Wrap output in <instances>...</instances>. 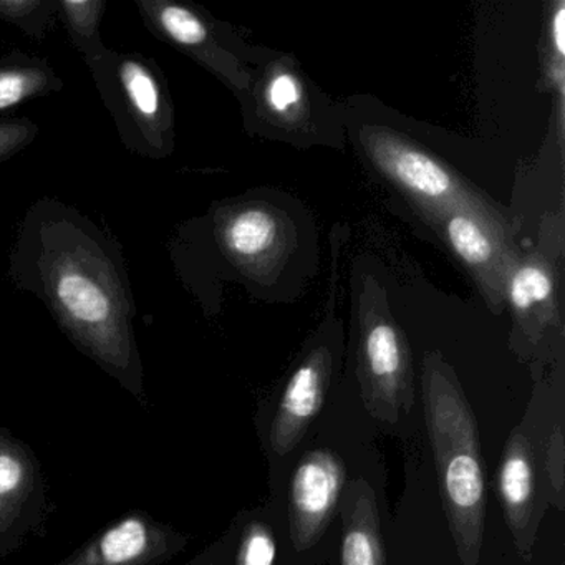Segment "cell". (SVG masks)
<instances>
[{"label":"cell","instance_id":"7402d4cb","mask_svg":"<svg viewBox=\"0 0 565 565\" xmlns=\"http://www.w3.org/2000/svg\"><path fill=\"white\" fill-rule=\"evenodd\" d=\"M277 557L276 537L264 522H250L241 535L236 565H274Z\"/></svg>","mask_w":565,"mask_h":565},{"label":"cell","instance_id":"9a60e30c","mask_svg":"<svg viewBox=\"0 0 565 565\" xmlns=\"http://www.w3.org/2000/svg\"><path fill=\"white\" fill-rule=\"evenodd\" d=\"M260 117L284 130H300L310 120L309 92L299 68L290 61L274 62L257 85Z\"/></svg>","mask_w":565,"mask_h":565},{"label":"cell","instance_id":"e0dca14e","mask_svg":"<svg viewBox=\"0 0 565 565\" xmlns=\"http://www.w3.org/2000/svg\"><path fill=\"white\" fill-rule=\"evenodd\" d=\"M38 494V472L28 451L0 435V535L21 521Z\"/></svg>","mask_w":565,"mask_h":565},{"label":"cell","instance_id":"ac0fdd59","mask_svg":"<svg viewBox=\"0 0 565 565\" xmlns=\"http://www.w3.org/2000/svg\"><path fill=\"white\" fill-rule=\"evenodd\" d=\"M107 6V0H57L58 18L88 68L108 52L100 35Z\"/></svg>","mask_w":565,"mask_h":565},{"label":"cell","instance_id":"7a4b0ae2","mask_svg":"<svg viewBox=\"0 0 565 565\" xmlns=\"http://www.w3.org/2000/svg\"><path fill=\"white\" fill-rule=\"evenodd\" d=\"M422 390L449 532L461 564L479 565L488 499L478 422L441 353L428 352L423 359Z\"/></svg>","mask_w":565,"mask_h":565},{"label":"cell","instance_id":"4fadbf2b","mask_svg":"<svg viewBox=\"0 0 565 565\" xmlns=\"http://www.w3.org/2000/svg\"><path fill=\"white\" fill-rule=\"evenodd\" d=\"M332 369V353L319 347L290 375L270 426V446L277 456L289 455L306 436L310 423L322 409Z\"/></svg>","mask_w":565,"mask_h":565},{"label":"cell","instance_id":"6da1fadb","mask_svg":"<svg viewBox=\"0 0 565 565\" xmlns=\"http://www.w3.org/2000/svg\"><path fill=\"white\" fill-rule=\"evenodd\" d=\"M9 274L45 303L82 353L143 395L134 290L124 249L108 231L57 198H41L19 227Z\"/></svg>","mask_w":565,"mask_h":565},{"label":"cell","instance_id":"603a6c76","mask_svg":"<svg viewBox=\"0 0 565 565\" xmlns=\"http://www.w3.org/2000/svg\"><path fill=\"white\" fill-rule=\"evenodd\" d=\"M39 135V125L29 118L0 120V161L11 160L25 148L34 143Z\"/></svg>","mask_w":565,"mask_h":565},{"label":"cell","instance_id":"cb8c5ba5","mask_svg":"<svg viewBox=\"0 0 565 565\" xmlns=\"http://www.w3.org/2000/svg\"><path fill=\"white\" fill-rule=\"evenodd\" d=\"M204 565H214V564H204Z\"/></svg>","mask_w":565,"mask_h":565},{"label":"cell","instance_id":"52a82bcc","mask_svg":"<svg viewBox=\"0 0 565 565\" xmlns=\"http://www.w3.org/2000/svg\"><path fill=\"white\" fill-rule=\"evenodd\" d=\"M426 224L475 280L489 309L502 312L509 276L522 256L505 214L501 210H452Z\"/></svg>","mask_w":565,"mask_h":565},{"label":"cell","instance_id":"277c9868","mask_svg":"<svg viewBox=\"0 0 565 565\" xmlns=\"http://www.w3.org/2000/svg\"><path fill=\"white\" fill-rule=\"evenodd\" d=\"M356 376L363 405L373 418L396 425L412 413V350L372 277L365 280L356 313Z\"/></svg>","mask_w":565,"mask_h":565},{"label":"cell","instance_id":"30bf717a","mask_svg":"<svg viewBox=\"0 0 565 565\" xmlns=\"http://www.w3.org/2000/svg\"><path fill=\"white\" fill-rule=\"evenodd\" d=\"M214 237L231 264L250 277H269L290 246L286 216L269 204L243 203L214 214Z\"/></svg>","mask_w":565,"mask_h":565},{"label":"cell","instance_id":"3957f363","mask_svg":"<svg viewBox=\"0 0 565 565\" xmlns=\"http://www.w3.org/2000/svg\"><path fill=\"white\" fill-rule=\"evenodd\" d=\"M90 72L124 147L147 160L170 158L177 138L174 107L157 61L108 49Z\"/></svg>","mask_w":565,"mask_h":565},{"label":"cell","instance_id":"ffe728a7","mask_svg":"<svg viewBox=\"0 0 565 565\" xmlns=\"http://www.w3.org/2000/svg\"><path fill=\"white\" fill-rule=\"evenodd\" d=\"M58 15L57 0H0V19L44 42Z\"/></svg>","mask_w":565,"mask_h":565},{"label":"cell","instance_id":"5b68a950","mask_svg":"<svg viewBox=\"0 0 565 565\" xmlns=\"http://www.w3.org/2000/svg\"><path fill=\"white\" fill-rule=\"evenodd\" d=\"M360 141L370 163L409 201L426 223L446 211H499L486 194L445 161L396 131L365 127Z\"/></svg>","mask_w":565,"mask_h":565},{"label":"cell","instance_id":"ba28073f","mask_svg":"<svg viewBox=\"0 0 565 565\" xmlns=\"http://www.w3.org/2000/svg\"><path fill=\"white\" fill-rule=\"evenodd\" d=\"M547 433H537V415L529 409L509 433L495 472V489L504 511L505 524L522 561L531 562L539 524L544 518L545 498L542 479V446Z\"/></svg>","mask_w":565,"mask_h":565},{"label":"cell","instance_id":"2e32d148","mask_svg":"<svg viewBox=\"0 0 565 565\" xmlns=\"http://www.w3.org/2000/svg\"><path fill=\"white\" fill-rule=\"evenodd\" d=\"M64 90V81L45 58L14 52L0 57V111Z\"/></svg>","mask_w":565,"mask_h":565},{"label":"cell","instance_id":"8992f818","mask_svg":"<svg viewBox=\"0 0 565 565\" xmlns=\"http://www.w3.org/2000/svg\"><path fill=\"white\" fill-rule=\"evenodd\" d=\"M564 213L542 220L539 243L522 254L505 286V303L514 319V345L531 359L545 339L562 335L561 290L564 276Z\"/></svg>","mask_w":565,"mask_h":565},{"label":"cell","instance_id":"44dd1931","mask_svg":"<svg viewBox=\"0 0 565 565\" xmlns=\"http://www.w3.org/2000/svg\"><path fill=\"white\" fill-rule=\"evenodd\" d=\"M545 81L557 95L558 110L564 111L565 81V4L562 0L552 6L547 28V54H545Z\"/></svg>","mask_w":565,"mask_h":565},{"label":"cell","instance_id":"8fae6325","mask_svg":"<svg viewBox=\"0 0 565 565\" xmlns=\"http://www.w3.org/2000/svg\"><path fill=\"white\" fill-rule=\"evenodd\" d=\"M342 458L330 449L307 451L290 481V539L296 551H309L332 522L345 488Z\"/></svg>","mask_w":565,"mask_h":565},{"label":"cell","instance_id":"5bb4252c","mask_svg":"<svg viewBox=\"0 0 565 565\" xmlns=\"http://www.w3.org/2000/svg\"><path fill=\"white\" fill-rule=\"evenodd\" d=\"M342 505V565H385L375 491L363 478L345 484Z\"/></svg>","mask_w":565,"mask_h":565},{"label":"cell","instance_id":"7c38bea8","mask_svg":"<svg viewBox=\"0 0 565 565\" xmlns=\"http://www.w3.org/2000/svg\"><path fill=\"white\" fill-rule=\"evenodd\" d=\"M186 537L143 514H131L92 539L61 565H154L178 554Z\"/></svg>","mask_w":565,"mask_h":565},{"label":"cell","instance_id":"d6986e66","mask_svg":"<svg viewBox=\"0 0 565 565\" xmlns=\"http://www.w3.org/2000/svg\"><path fill=\"white\" fill-rule=\"evenodd\" d=\"M565 426L564 418L557 419L548 426L542 446V479H544L545 498L548 504L557 511L565 508Z\"/></svg>","mask_w":565,"mask_h":565},{"label":"cell","instance_id":"9c48e42d","mask_svg":"<svg viewBox=\"0 0 565 565\" xmlns=\"http://www.w3.org/2000/svg\"><path fill=\"white\" fill-rule=\"evenodd\" d=\"M135 4L151 34L213 72L237 94L250 95L249 74L201 12L171 0H137Z\"/></svg>","mask_w":565,"mask_h":565}]
</instances>
